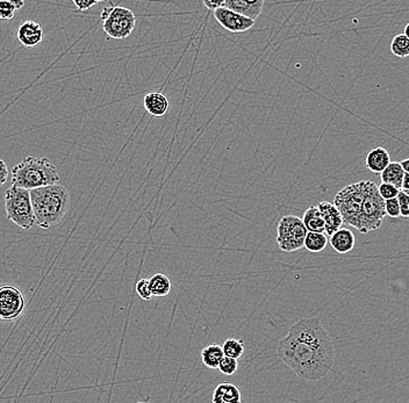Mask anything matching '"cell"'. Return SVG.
<instances>
[{"mask_svg":"<svg viewBox=\"0 0 409 403\" xmlns=\"http://www.w3.org/2000/svg\"><path fill=\"white\" fill-rule=\"evenodd\" d=\"M278 358L307 382L321 380L330 372L335 350L319 316L299 320L277 346Z\"/></svg>","mask_w":409,"mask_h":403,"instance_id":"1","label":"cell"},{"mask_svg":"<svg viewBox=\"0 0 409 403\" xmlns=\"http://www.w3.org/2000/svg\"><path fill=\"white\" fill-rule=\"evenodd\" d=\"M30 192L35 221L42 229L61 224L70 209V193L62 185L41 187Z\"/></svg>","mask_w":409,"mask_h":403,"instance_id":"2","label":"cell"},{"mask_svg":"<svg viewBox=\"0 0 409 403\" xmlns=\"http://www.w3.org/2000/svg\"><path fill=\"white\" fill-rule=\"evenodd\" d=\"M59 179V169L47 157L28 156L12 170V185L27 191L56 185Z\"/></svg>","mask_w":409,"mask_h":403,"instance_id":"3","label":"cell"},{"mask_svg":"<svg viewBox=\"0 0 409 403\" xmlns=\"http://www.w3.org/2000/svg\"><path fill=\"white\" fill-rule=\"evenodd\" d=\"M5 209L8 219L23 230H30L37 224L30 192L12 185L5 192Z\"/></svg>","mask_w":409,"mask_h":403,"instance_id":"4","label":"cell"},{"mask_svg":"<svg viewBox=\"0 0 409 403\" xmlns=\"http://www.w3.org/2000/svg\"><path fill=\"white\" fill-rule=\"evenodd\" d=\"M368 180L350 184L342 188L334 199V205L342 215L344 224L357 229L359 228L361 204L364 200Z\"/></svg>","mask_w":409,"mask_h":403,"instance_id":"5","label":"cell"},{"mask_svg":"<svg viewBox=\"0 0 409 403\" xmlns=\"http://www.w3.org/2000/svg\"><path fill=\"white\" fill-rule=\"evenodd\" d=\"M385 217V200L380 197L378 185L371 180H368L364 200L361 204L358 231L361 234H369L371 231L378 230L381 227Z\"/></svg>","mask_w":409,"mask_h":403,"instance_id":"6","label":"cell"},{"mask_svg":"<svg viewBox=\"0 0 409 403\" xmlns=\"http://www.w3.org/2000/svg\"><path fill=\"white\" fill-rule=\"evenodd\" d=\"M103 30L108 37L115 40H123L133 33L137 25V17L132 10L121 6L103 8L101 12Z\"/></svg>","mask_w":409,"mask_h":403,"instance_id":"7","label":"cell"},{"mask_svg":"<svg viewBox=\"0 0 409 403\" xmlns=\"http://www.w3.org/2000/svg\"><path fill=\"white\" fill-rule=\"evenodd\" d=\"M306 228L303 220L295 215L281 217L277 229V244L284 253H293L301 249L306 239Z\"/></svg>","mask_w":409,"mask_h":403,"instance_id":"8","label":"cell"},{"mask_svg":"<svg viewBox=\"0 0 409 403\" xmlns=\"http://www.w3.org/2000/svg\"><path fill=\"white\" fill-rule=\"evenodd\" d=\"M26 308V297L23 291L14 285L0 286V320L15 321L20 319Z\"/></svg>","mask_w":409,"mask_h":403,"instance_id":"9","label":"cell"},{"mask_svg":"<svg viewBox=\"0 0 409 403\" xmlns=\"http://www.w3.org/2000/svg\"><path fill=\"white\" fill-rule=\"evenodd\" d=\"M214 18L217 19V21L223 28L232 33H244L252 28L255 25V21L250 19L225 8H218L217 11H214Z\"/></svg>","mask_w":409,"mask_h":403,"instance_id":"10","label":"cell"},{"mask_svg":"<svg viewBox=\"0 0 409 403\" xmlns=\"http://www.w3.org/2000/svg\"><path fill=\"white\" fill-rule=\"evenodd\" d=\"M223 8L256 21L264 8L263 0H223Z\"/></svg>","mask_w":409,"mask_h":403,"instance_id":"11","label":"cell"},{"mask_svg":"<svg viewBox=\"0 0 409 403\" xmlns=\"http://www.w3.org/2000/svg\"><path fill=\"white\" fill-rule=\"evenodd\" d=\"M317 206L322 215V219L325 221V233L330 237L344 224L342 215L332 202H321Z\"/></svg>","mask_w":409,"mask_h":403,"instance_id":"12","label":"cell"},{"mask_svg":"<svg viewBox=\"0 0 409 403\" xmlns=\"http://www.w3.org/2000/svg\"><path fill=\"white\" fill-rule=\"evenodd\" d=\"M18 40L26 48H34L43 40V30L40 23L33 20L23 22L18 30Z\"/></svg>","mask_w":409,"mask_h":403,"instance_id":"13","label":"cell"},{"mask_svg":"<svg viewBox=\"0 0 409 403\" xmlns=\"http://www.w3.org/2000/svg\"><path fill=\"white\" fill-rule=\"evenodd\" d=\"M144 108L152 117H163L168 113L170 101L161 91H152L144 96Z\"/></svg>","mask_w":409,"mask_h":403,"instance_id":"14","label":"cell"},{"mask_svg":"<svg viewBox=\"0 0 409 403\" xmlns=\"http://www.w3.org/2000/svg\"><path fill=\"white\" fill-rule=\"evenodd\" d=\"M390 163H391L390 154L383 147L373 148L372 150L369 151V154L366 155V159H365L366 168L376 175L383 173Z\"/></svg>","mask_w":409,"mask_h":403,"instance_id":"15","label":"cell"},{"mask_svg":"<svg viewBox=\"0 0 409 403\" xmlns=\"http://www.w3.org/2000/svg\"><path fill=\"white\" fill-rule=\"evenodd\" d=\"M329 243L336 253L343 255V253L352 251L356 244V239L352 231L346 228H341L339 230L336 231L335 234L330 236Z\"/></svg>","mask_w":409,"mask_h":403,"instance_id":"16","label":"cell"},{"mask_svg":"<svg viewBox=\"0 0 409 403\" xmlns=\"http://www.w3.org/2000/svg\"><path fill=\"white\" fill-rule=\"evenodd\" d=\"M213 403H242L240 389L235 385L223 382L214 389Z\"/></svg>","mask_w":409,"mask_h":403,"instance_id":"17","label":"cell"},{"mask_svg":"<svg viewBox=\"0 0 409 403\" xmlns=\"http://www.w3.org/2000/svg\"><path fill=\"white\" fill-rule=\"evenodd\" d=\"M301 220H303V226L308 233H323L325 234V221L322 219L317 206H310V208L306 209Z\"/></svg>","mask_w":409,"mask_h":403,"instance_id":"18","label":"cell"},{"mask_svg":"<svg viewBox=\"0 0 409 403\" xmlns=\"http://www.w3.org/2000/svg\"><path fill=\"white\" fill-rule=\"evenodd\" d=\"M403 177H405V171L402 169L401 164L399 161H391L386 169L380 173L381 183L390 184L392 186L397 187L400 191H401Z\"/></svg>","mask_w":409,"mask_h":403,"instance_id":"19","label":"cell"},{"mask_svg":"<svg viewBox=\"0 0 409 403\" xmlns=\"http://www.w3.org/2000/svg\"><path fill=\"white\" fill-rule=\"evenodd\" d=\"M223 357L225 355H223L221 345L215 344V343L207 345L201 351V360H203V365L212 370L218 368L219 364L221 363Z\"/></svg>","mask_w":409,"mask_h":403,"instance_id":"20","label":"cell"},{"mask_svg":"<svg viewBox=\"0 0 409 403\" xmlns=\"http://www.w3.org/2000/svg\"><path fill=\"white\" fill-rule=\"evenodd\" d=\"M149 280V287L152 291V297H164L171 292V282L169 277L163 273H156Z\"/></svg>","mask_w":409,"mask_h":403,"instance_id":"21","label":"cell"},{"mask_svg":"<svg viewBox=\"0 0 409 403\" xmlns=\"http://www.w3.org/2000/svg\"><path fill=\"white\" fill-rule=\"evenodd\" d=\"M328 244L327 235L323 233H307L306 239L303 242V248L310 253H321Z\"/></svg>","mask_w":409,"mask_h":403,"instance_id":"22","label":"cell"},{"mask_svg":"<svg viewBox=\"0 0 409 403\" xmlns=\"http://www.w3.org/2000/svg\"><path fill=\"white\" fill-rule=\"evenodd\" d=\"M25 6L23 0H0V20L8 21L14 18L17 12Z\"/></svg>","mask_w":409,"mask_h":403,"instance_id":"23","label":"cell"},{"mask_svg":"<svg viewBox=\"0 0 409 403\" xmlns=\"http://www.w3.org/2000/svg\"><path fill=\"white\" fill-rule=\"evenodd\" d=\"M222 350H223L225 357L237 360L241 355H243V341L236 340V338H228V340H226L225 343L222 345Z\"/></svg>","mask_w":409,"mask_h":403,"instance_id":"24","label":"cell"},{"mask_svg":"<svg viewBox=\"0 0 409 403\" xmlns=\"http://www.w3.org/2000/svg\"><path fill=\"white\" fill-rule=\"evenodd\" d=\"M391 52L393 55L400 59H406L409 56V39L403 35L399 34L393 37L391 43Z\"/></svg>","mask_w":409,"mask_h":403,"instance_id":"25","label":"cell"},{"mask_svg":"<svg viewBox=\"0 0 409 403\" xmlns=\"http://www.w3.org/2000/svg\"><path fill=\"white\" fill-rule=\"evenodd\" d=\"M239 368V363L237 360L228 358V357H223L221 363L219 364L218 370L225 375H232L236 373V371Z\"/></svg>","mask_w":409,"mask_h":403,"instance_id":"26","label":"cell"},{"mask_svg":"<svg viewBox=\"0 0 409 403\" xmlns=\"http://www.w3.org/2000/svg\"><path fill=\"white\" fill-rule=\"evenodd\" d=\"M378 192H379L380 197L386 202V200L397 198L400 190H398L397 187L392 186L390 184L381 183L378 186Z\"/></svg>","mask_w":409,"mask_h":403,"instance_id":"27","label":"cell"},{"mask_svg":"<svg viewBox=\"0 0 409 403\" xmlns=\"http://www.w3.org/2000/svg\"><path fill=\"white\" fill-rule=\"evenodd\" d=\"M137 293L142 300L149 301L152 297V291L149 287V280L148 279H141L137 284Z\"/></svg>","mask_w":409,"mask_h":403,"instance_id":"28","label":"cell"},{"mask_svg":"<svg viewBox=\"0 0 409 403\" xmlns=\"http://www.w3.org/2000/svg\"><path fill=\"white\" fill-rule=\"evenodd\" d=\"M397 200L400 207V217H409V195L406 192H399Z\"/></svg>","mask_w":409,"mask_h":403,"instance_id":"29","label":"cell"},{"mask_svg":"<svg viewBox=\"0 0 409 403\" xmlns=\"http://www.w3.org/2000/svg\"><path fill=\"white\" fill-rule=\"evenodd\" d=\"M385 213H386V217H400V207H399V202L397 198L385 202Z\"/></svg>","mask_w":409,"mask_h":403,"instance_id":"30","label":"cell"},{"mask_svg":"<svg viewBox=\"0 0 409 403\" xmlns=\"http://www.w3.org/2000/svg\"><path fill=\"white\" fill-rule=\"evenodd\" d=\"M74 4L78 8V11H88L90 8L99 4V1H88V0H74Z\"/></svg>","mask_w":409,"mask_h":403,"instance_id":"31","label":"cell"},{"mask_svg":"<svg viewBox=\"0 0 409 403\" xmlns=\"http://www.w3.org/2000/svg\"><path fill=\"white\" fill-rule=\"evenodd\" d=\"M8 175H10V171H8V165L3 159H0V187L6 184Z\"/></svg>","mask_w":409,"mask_h":403,"instance_id":"32","label":"cell"},{"mask_svg":"<svg viewBox=\"0 0 409 403\" xmlns=\"http://www.w3.org/2000/svg\"><path fill=\"white\" fill-rule=\"evenodd\" d=\"M203 4L210 11H217L218 8H223V0H203Z\"/></svg>","mask_w":409,"mask_h":403,"instance_id":"33","label":"cell"},{"mask_svg":"<svg viewBox=\"0 0 409 403\" xmlns=\"http://www.w3.org/2000/svg\"><path fill=\"white\" fill-rule=\"evenodd\" d=\"M401 191H409V173H405L403 181H402Z\"/></svg>","mask_w":409,"mask_h":403,"instance_id":"34","label":"cell"},{"mask_svg":"<svg viewBox=\"0 0 409 403\" xmlns=\"http://www.w3.org/2000/svg\"><path fill=\"white\" fill-rule=\"evenodd\" d=\"M400 164H401L402 169H403L405 173H409V158H406L403 161H400Z\"/></svg>","mask_w":409,"mask_h":403,"instance_id":"35","label":"cell"},{"mask_svg":"<svg viewBox=\"0 0 409 403\" xmlns=\"http://www.w3.org/2000/svg\"><path fill=\"white\" fill-rule=\"evenodd\" d=\"M403 35H405V37H407V39H409V23H407V25H406L405 33H403Z\"/></svg>","mask_w":409,"mask_h":403,"instance_id":"36","label":"cell"},{"mask_svg":"<svg viewBox=\"0 0 409 403\" xmlns=\"http://www.w3.org/2000/svg\"><path fill=\"white\" fill-rule=\"evenodd\" d=\"M403 192H405V191H403ZM406 193H407V195H409V191H406Z\"/></svg>","mask_w":409,"mask_h":403,"instance_id":"37","label":"cell"},{"mask_svg":"<svg viewBox=\"0 0 409 403\" xmlns=\"http://www.w3.org/2000/svg\"><path fill=\"white\" fill-rule=\"evenodd\" d=\"M137 403H148V402H137Z\"/></svg>","mask_w":409,"mask_h":403,"instance_id":"38","label":"cell"}]
</instances>
